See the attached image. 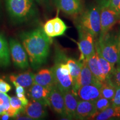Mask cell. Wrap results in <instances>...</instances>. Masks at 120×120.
Masks as SVG:
<instances>
[{
    "instance_id": "6da1fadb",
    "label": "cell",
    "mask_w": 120,
    "mask_h": 120,
    "mask_svg": "<svg viewBox=\"0 0 120 120\" xmlns=\"http://www.w3.org/2000/svg\"><path fill=\"white\" fill-rule=\"evenodd\" d=\"M22 46L27 52L29 62L34 70L46 64L49 57L52 38L46 35L43 28L38 27L19 35Z\"/></svg>"
},
{
    "instance_id": "7a4b0ae2",
    "label": "cell",
    "mask_w": 120,
    "mask_h": 120,
    "mask_svg": "<svg viewBox=\"0 0 120 120\" xmlns=\"http://www.w3.org/2000/svg\"><path fill=\"white\" fill-rule=\"evenodd\" d=\"M4 2L9 17L13 23H27L38 17V10L34 0H4Z\"/></svg>"
},
{
    "instance_id": "3957f363",
    "label": "cell",
    "mask_w": 120,
    "mask_h": 120,
    "mask_svg": "<svg viewBox=\"0 0 120 120\" xmlns=\"http://www.w3.org/2000/svg\"><path fill=\"white\" fill-rule=\"evenodd\" d=\"M76 27L82 28L97 38L101 32L100 6L93 4L79 13L76 19Z\"/></svg>"
},
{
    "instance_id": "277c9868",
    "label": "cell",
    "mask_w": 120,
    "mask_h": 120,
    "mask_svg": "<svg viewBox=\"0 0 120 120\" xmlns=\"http://www.w3.org/2000/svg\"><path fill=\"white\" fill-rule=\"evenodd\" d=\"M95 47L106 60L115 66L117 64L118 52L117 35L109 32L100 35L95 42Z\"/></svg>"
},
{
    "instance_id": "5b68a950",
    "label": "cell",
    "mask_w": 120,
    "mask_h": 120,
    "mask_svg": "<svg viewBox=\"0 0 120 120\" xmlns=\"http://www.w3.org/2000/svg\"><path fill=\"white\" fill-rule=\"evenodd\" d=\"M10 56L17 68L25 70L29 67V60L23 46L17 40L10 38L9 41Z\"/></svg>"
},
{
    "instance_id": "8992f818",
    "label": "cell",
    "mask_w": 120,
    "mask_h": 120,
    "mask_svg": "<svg viewBox=\"0 0 120 120\" xmlns=\"http://www.w3.org/2000/svg\"><path fill=\"white\" fill-rule=\"evenodd\" d=\"M77 29L79 37L77 43L81 53L79 60L83 61L94 55L96 51L94 37L82 28L77 27Z\"/></svg>"
},
{
    "instance_id": "52a82bcc",
    "label": "cell",
    "mask_w": 120,
    "mask_h": 120,
    "mask_svg": "<svg viewBox=\"0 0 120 120\" xmlns=\"http://www.w3.org/2000/svg\"><path fill=\"white\" fill-rule=\"evenodd\" d=\"M99 5L100 6L101 22V32L100 35H102L109 32L114 25L119 21V13L108 6L102 4Z\"/></svg>"
},
{
    "instance_id": "ba28073f",
    "label": "cell",
    "mask_w": 120,
    "mask_h": 120,
    "mask_svg": "<svg viewBox=\"0 0 120 120\" xmlns=\"http://www.w3.org/2000/svg\"><path fill=\"white\" fill-rule=\"evenodd\" d=\"M55 85L62 92L71 90L72 88L73 80L71 75H66L63 72L60 66V60L55 54V62L51 68Z\"/></svg>"
},
{
    "instance_id": "9c48e42d",
    "label": "cell",
    "mask_w": 120,
    "mask_h": 120,
    "mask_svg": "<svg viewBox=\"0 0 120 120\" xmlns=\"http://www.w3.org/2000/svg\"><path fill=\"white\" fill-rule=\"evenodd\" d=\"M48 102L49 106L56 113L66 118L64 94L56 85L52 87L49 91Z\"/></svg>"
},
{
    "instance_id": "30bf717a",
    "label": "cell",
    "mask_w": 120,
    "mask_h": 120,
    "mask_svg": "<svg viewBox=\"0 0 120 120\" xmlns=\"http://www.w3.org/2000/svg\"><path fill=\"white\" fill-rule=\"evenodd\" d=\"M47 105L42 101L31 100L24 107V114L32 120L43 119L47 116Z\"/></svg>"
},
{
    "instance_id": "8fae6325",
    "label": "cell",
    "mask_w": 120,
    "mask_h": 120,
    "mask_svg": "<svg viewBox=\"0 0 120 120\" xmlns=\"http://www.w3.org/2000/svg\"><path fill=\"white\" fill-rule=\"evenodd\" d=\"M53 3L58 10L70 16L79 15L83 10L82 0H53Z\"/></svg>"
},
{
    "instance_id": "7c38bea8",
    "label": "cell",
    "mask_w": 120,
    "mask_h": 120,
    "mask_svg": "<svg viewBox=\"0 0 120 120\" xmlns=\"http://www.w3.org/2000/svg\"><path fill=\"white\" fill-rule=\"evenodd\" d=\"M90 84L101 85V83L97 80L96 78L94 77V75L91 72L87 64L86 60H83L81 71L76 80V83L73 86L72 90L76 94V91L79 87Z\"/></svg>"
},
{
    "instance_id": "4fadbf2b",
    "label": "cell",
    "mask_w": 120,
    "mask_h": 120,
    "mask_svg": "<svg viewBox=\"0 0 120 120\" xmlns=\"http://www.w3.org/2000/svg\"><path fill=\"white\" fill-rule=\"evenodd\" d=\"M97 114L94 101L79 100L75 112V119H92Z\"/></svg>"
},
{
    "instance_id": "5bb4252c",
    "label": "cell",
    "mask_w": 120,
    "mask_h": 120,
    "mask_svg": "<svg viewBox=\"0 0 120 120\" xmlns=\"http://www.w3.org/2000/svg\"><path fill=\"white\" fill-rule=\"evenodd\" d=\"M101 85L90 84L79 87L76 94L79 100L88 101H95L101 97L100 87Z\"/></svg>"
},
{
    "instance_id": "9a60e30c",
    "label": "cell",
    "mask_w": 120,
    "mask_h": 120,
    "mask_svg": "<svg viewBox=\"0 0 120 120\" xmlns=\"http://www.w3.org/2000/svg\"><path fill=\"white\" fill-rule=\"evenodd\" d=\"M63 92L64 101L66 116L67 119L75 118V112L77 108L79 98L72 90Z\"/></svg>"
},
{
    "instance_id": "2e32d148",
    "label": "cell",
    "mask_w": 120,
    "mask_h": 120,
    "mask_svg": "<svg viewBox=\"0 0 120 120\" xmlns=\"http://www.w3.org/2000/svg\"><path fill=\"white\" fill-rule=\"evenodd\" d=\"M34 83H37L51 90V88L55 85L51 69H42L37 73L34 74Z\"/></svg>"
},
{
    "instance_id": "e0dca14e",
    "label": "cell",
    "mask_w": 120,
    "mask_h": 120,
    "mask_svg": "<svg viewBox=\"0 0 120 120\" xmlns=\"http://www.w3.org/2000/svg\"><path fill=\"white\" fill-rule=\"evenodd\" d=\"M50 90L41 85L34 83L30 87L28 91V96L31 100L42 101L49 106L48 97Z\"/></svg>"
},
{
    "instance_id": "ac0fdd59",
    "label": "cell",
    "mask_w": 120,
    "mask_h": 120,
    "mask_svg": "<svg viewBox=\"0 0 120 120\" xmlns=\"http://www.w3.org/2000/svg\"><path fill=\"white\" fill-rule=\"evenodd\" d=\"M85 60L86 61L87 64L91 72L94 75V77L96 78L97 80L101 83L105 81L106 79V77L102 71L96 51H95L94 55Z\"/></svg>"
},
{
    "instance_id": "d6986e66",
    "label": "cell",
    "mask_w": 120,
    "mask_h": 120,
    "mask_svg": "<svg viewBox=\"0 0 120 120\" xmlns=\"http://www.w3.org/2000/svg\"><path fill=\"white\" fill-rule=\"evenodd\" d=\"M34 73L26 72L17 75H11L10 79L12 82H16L24 88H28L34 83Z\"/></svg>"
},
{
    "instance_id": "ffe728a7",
    "label": "cell",
    "mask_w": 120,
    "mask_h": 120,
    "mask_svg": "<svg viewBox=\"0 0 120 120\" xmlns=\"http://www.w3.org/2000/svg\"><path fill=\"white\" fill-rule=\"evenodd\" d=\"M10 64L9 45L6 39L0 34V67H7Z\"/></svg>"
},
{
    "instance_id": "44dd1931",
    "label": "cell",
    "mask_w": 120,
    "mask_h": 120,
    "mask_svg": "<svg viewBox=\"0 0 120 120\" xmlns=\"http://www.w3.org/2000/svg\"><path fill=\"white\" fill-rule=\"evenodd\" d=\"M116 117H120V106H115L111 105L107 109L97 113L92 119L108 120Z\"/></svg>"
},
{
    "instance_id": "7402d4cb",
    "label": "cell",
    "mask_w": 120,
    "mask_h": 120,
    "mask_svg": "<svg viewBox=\"0 0 120 120\" xmlns=\"http://www.w3.org/2000/svg\"><path fill=\"white\" fill-rule=\"evenodd\" d=\"M66 63L68 64L70 72L73 80L72 87L76 83L79 73L81 71L82 66H83V61L76 60L72 58L67 57L66 58Z\"/></svg>"
},
{
    "instance_id": "603a6c76",
    "label": "cell",
    "mask_w": 120,
    "mask_h": 120,
    "mask_svg": "<svg viewBox=\"0 0 120 120\" xmlns=\"http://www.w3.org/2000/svg\"><path fill=\"white\" fill-rule=\"evenodd\" d=\"M115 91L116 85L109 78H108L101 83L100 87L101 97H105L111 101L115 95Z\"/></svg>"
},
{
    "instance_id": "cb8c5ba5",
    "label": "cell",
    "mask_w": 120,
    "mask_h": 120,
    "mask_svg": "<svg viewBox=\"0 0 120 120\" xmlns=\"http://www.w3.org/2000/svg\"><path fill=\"white\" fill-rule=\"evenodd\" d=\"M95 49L96 51L97 57H98L99 62H100V66H101L102 71L103 75L106 76V79H107L111 76L112 73H113L114 70H115V66L105 59L102 56L100 52H99L98 49H97V47H95Z\"/></svg>"
},
{
    "instance_id": "d4e9b609",
    "label": "cell",
    "mask_w": 120,
    "mask_h": 120,
    "mask_svg": "<svg viewBox=\"0 0 120 120\" xmlns=\"http://www.w3.org/2000/svg\"><path fill=\"white\" fill-rule=\"evenodd\" d=\"M53 23V29L55 37L64 34L67 29V26L58 16L52 19Z\"/></svg>"
},
{
    "instance_id": "484cf974",
    "label": "cell",
    "mask_w": 120,
    "mask_h": 120,
    "mask_svg": "<svg viewBox=\"0 0 120 120\" xmlns=\"http://www.w3.org/2000/svg\"><path fill=\"white\" fill-rule=\"evenodd\" d=\"M94 103H95L97 113H98L109 107L111 105V101L101 96L94 101Z\"/></svg>"
},
{
    "instance_id": "4316f807",
    "label": "cell",
    "mask_w": 120,
    "mask_h": 120,
    "mask_svg": "<svg viewBox=\"0 0 120 120\" xmlns=\"http://www.w3.org/2000/svg\"><path fill=\"white\" fill-rule=\"evenodd\" d=\"M43 30L46 35L48 36L50 38H53L55 37V34H54V29H53V20L52 19H49L44 24L43 27Z\"/></svg>"
},
{
    "instance_id": "83f0119b",
    "label": "cell",
    "mask_w": 120,
    "mask_h": 120,
    "mask_svg": "<svg viewBox=\"0 0 120 120\" xmlns=\"http://www.w3.org/2000/svg\"><path fill=\"white\" fill-rule=\"evenodd\" d=\"M109 78L115 85H120V64H117L113 73Z\"/></svg>"
},
{
    "instance_id": "f1b7e54d",
    "label": "cell",
    "mask_w": 120,
    "mask_h": 120,
    "mask_svg": "<svg viewBox=\"0 0 120 120\" xmlns=\"http://www.w3.org/2000/svg\"><path fill=\"white\" fill-rule=\"evenodd\" d=\"M10 104L12 107L16 109L19 112L21 111L24 109V106L21 101L17 96L10 97Z\"/></svg>"
},
{
    "instance_id": "f546056e",
    "label": "cell",
    "mask_w": 120,
    "mask_h": 120,
    "mask_svg": "<svg viewBox=\"0 0 120 120\" xmlns=\"http://www.w3.org/2000/svg\"><path fill=\"white\" fill-rule=\"evenodd\" d=\"M111 105L115 106H120V85H116V91L113 98L111 100Z\"/></svg>"
},
{
    "instance_id": "4dcf8cb0",
    "label": "cell",
    "mask_w": 120,
    "mask_h": 120,
    "mask_svg": "<svg viewBox=\"0 0 120 120\" xmlns=\"http://www.w3.org/2000/svg\"><path fill=\"white\" fill-rule=\"evenodd\" d=\"M11 90V86L10 84L0 79V91L2 92L7 93Z\"/></svg>"
},
{
    "instance_id": "1f68e13d",
    "label": "cell",
    "mask_w": 120,
    "mask_h": 120,
    "mask_svg": "<svg viewBox=\"0 0 120 120\" xmlns=\"http://www.w3.org/2000/svg\"><path fill=\"white\" fill-rule=\"evenodd\" d=\"M102 5H106L111 8L113 10L118 12L119 7L120 6V0H109V1L106 4H102Z\"/></svg>"
},
{
    "instance_id": "d6a6232c",
    "label": "cell",
    "mask_w": 120,
    "mask_h": 120,
    "mask_svg": "<svg viewBox=\"0 0 120 120\" xmlns=\"http://www.w3.org/2000/svg\"><path fill=\"white\" fill-rule=\"evenodd\" d=\"M36 4H38L39 6L42 7L43 8L49 10L51 8L49 0H34Z\"/></svg>"
},
{
    "instance_id": "836d02e7",
    "label": "cell",
    "mask_w": 120,
    "mask_h": 120,
    "mask_svg": "<svg viewBox=\"0 0 120 120\" xmlns=\"http://www.w3.org/2000/svg\"><path fill=\"white\" fill-rule=\"evenodd\" d=\"M16 96H17V97H18V98L20 100V101H21L22 105H23L24 107L27 105V103H28V101L27 98L26 96H25V94L17 93V94H16Z\"/></svg>"
},
{
    "instance_id": "e575fe53",
    "label": "cell",
    "mask_w": 120,
    "mask_h": 120,
    "mask_svg": "<svg viewBox=\"0 0 120 120\" xmlns=\"http://www.w3.org/2000/svg\"><path fill=\"white\" fill-rule=\"evenodd\" d=\"M12 83L15 87L16 94L17 93H19V94H25V90L24 89L23 87L20 86V85L17 83H16V82H12Z\"/></svg>"
},
{
    "instance_id": "d590c367",
    "label": "cell",
    "mask_w": 120,
    "mask_h": 120,
    "mask_svg": "<svg viewBox=\"0 0 120 120\" xmlns=\"http://www.w3.org/2000/svg\"><path fill=\"white\" fill-rule=\"evenodd\" d=\"M117 45H118V61L117 64H120V29L117 34Z\"/></svg>"
},
{
    "instance_id": "8d00e7d4",
    "label": "cell",
    "mask_w": 120,
    "mask_h": 120,
    "mask_svg": "<svg viewBox=\"0 0 120 120\" xmlns=\"http://www.w3.org/2000/svg\"><path fill=\"white\" fill-rule=\"evenodd\" d=\"M16 117V120H32V118L30 117H28V116H17L16 115L15 116Z\"/></svg>"
},
{
    "instance_id": "74e56055",
    "label": "cell",
    "mask_w": 120,
    "mask_h": 120,
    "mask_svg": "<svg viewBox=\"0 0 120 120\" xmlns=\"http://www.w3.org/2000/svg\"><path fill=\"white\" fill-rule=\"evenodd\" d=\"M10 117H11L9 116L7 113H4V114H3V115H1L0 119L2 120H7L10 119Z\"/></svg>"
},
{
    "instance_id": "f35d334b",
    "label": "cell",
    "mask_w": 120,
    "mask_h": 120,
    "mask_svg": "<svg viewBox=\"0 0 120 120\" xmlns=\"http://www.w3.org/2000/svg\"><path fill=\"white\" fill-rule=\"evenodd\" d=\"M4 113H6V111L5 108L4 106H0V115H2Z\"/></svg>"
},
{
    "instance_id": "ab89813d",
    "label": "cell",
    "mask_w": 120,
    "mask_h": 120,
    "mask_svg": "<svg viewBox=\"0 0 120 120\" xmlns=\"http://www.w3.org/2000/svg\"><path fill=\"white\" fill-rule=\"evenodd\" d=\"M109 1V0H100L99 4H106Z\"/></svg>"
},
{
    "instance_id": "60d3db41",
    "label": "cell",
    "mask_w": 120,
    "mask_h": 120,
    "mask_svg": "<svg viewBox=\"0 0 120 120\" xmlns=\"http://www.w3.org/2000/svg\"><path fill=\"white\" fill-rule=\"evenodd\" d=\"M118 13H119V21H120V6L119 7V10H118Z\"/></svg>"
},
{
    "instance_id": "b9f144b4",
    "label": "cell",
    "mask_w": 120,
    "mask_h": 120,
    "mask_svg": "<svg viewBox=\"0 0 120 120\" xmlns=\"http://www.w3.org/2000/svg\"><path fill=\"white\" fill-rule=\"evenodd\" d=\"M1 115H0V118H1Z\"/></svg>"
}]
</instances>
